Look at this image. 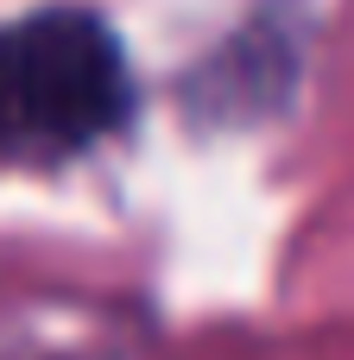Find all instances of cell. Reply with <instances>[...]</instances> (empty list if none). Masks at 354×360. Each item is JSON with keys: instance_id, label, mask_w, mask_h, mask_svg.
Here are the masks:
<instances>
[{"instance_id": "6da1fadb", "label": "cell", "mask_w": 354, "mask_h": 360, "mask_svg": "<svg viewBox=\"0 0 354 360\" xmlns=\"http://www.w3.org/2000/svg\"><path fill=\"white\" fill-rule=\"evenodd\" d=\"M133 63L89 6H38L0 25V165L63 171L133 120Z\"/></svg>"}, {"instance_id": "7a4b0ae2", "label": "cell", "mask_w": 354, "mask_h": 360, "mask_svg": "<svg viewBox=\"0 0 354 360\" xmlns=\"http://www.w3.org/2000/svg\"><path fill=\"white\" fill-rule=\"evenodd\" d=\"M298 51H304V38L291 32V19L285 13H260L196 70L190 101L203 108L209 127L260 120L266 108H285V95L298 82Z\"/></svg>"}]
</instances>
